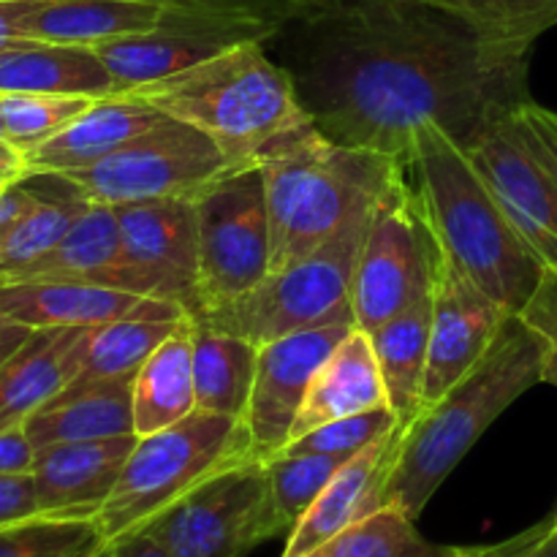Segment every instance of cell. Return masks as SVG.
<instances>
[{
    "label": "cell",
    "mask_w": 557,
    "mask_h": 557,
    "mask_svg": "<svg viewBox=\"0 0 557 557\" xmlns=\"http://www.w3.org/2000/svg\"><path fill=\"white\" fill-rule=\"evenodd\" d=\"M275 38L321 134L400 161L419 125H444L466 145L531 96L533 47L500 41L438 0H297Z\"/></svg>",
    "instance_id": "cell-1"
},
{
    "label": "cell",
    "mask_w": 557,
    "mask_h": 557,
    "mask_svg": "<svg viewBox=\"0 0 557 557\" xmlns=\"http://www.w3.org/2000/svg\"><path fill=\"white\" fill-rule=\"evenodd\" d=\"M544 359V337L522 315H506L484 357L400 430L384 482V504L417 522L484 430L542 384Z\"/></svg>",
    "instance_id": "cell-2"
},
{
    "label": "cell",
    "mask_w": 557,
    "mask_h": 557,
    "mask_svg": "<svg viewBox=\"0 0 557 557\" xmlns=\"http://www.w3.org/2000/svg\"><path fill=\"white\" fill-rule=\"evenodd\" d=\"M438 248L506 313H520L542 286L544 264L504 207L438 123L419 125L403 158Z\"/></svg>",
    "instance_id": "cell-3"
},
{
    "label": "cell",
    "mask_w": 557,
    "mask_h": 557,
    "mask_svg": "<svg viewBox=\"0 0 557 557\" xmlns=\"http://www.w3.org/2000/svg\"><path fill=\"white\" fill-rule=\"evenodd\" d=\"M256 163L267 183L270 272H277L370 210L403 161L337 145L308 120L277 136Z\"/></svg>",
    "instance_id": "cell-4"
},
{
    "label": "cell",
    "mask_w": 557,
    "mask_h": 557,
    "mask_svg": "<svg viewBox=\"0 0 557 557\" xmlns=\"http://www.w3.org/2000/svg\"><path fill=\"white\" fill-rule=\"evenodd\" d=\"M117 96L139 98L166 117L196 125L232 166H248L286 131L308 123L286 65L264 41H245L180 74Z\"/></svg>",
    "instance_id": "cell-5"
},
{
    "label": "cell",
    "mask_w": 557,
    "mask_h": 557,
    "mask_svg": "<svg viewBox=\"0 0 557 557\" xmlns=\"http://www.w3.org/2000/svg\"><path fill=\"white\" fill-rule=\"evenodd\" d=\"M248 460L253 455L245 419L196 411L172 428L141 435L112 495L98 511V536L109 544L145 531L207 479Z\"/></svg>",
    "instance_id": "cell-6"
},
{
    "label": "cell",
    "mask_w": 557,
    "mask_h": 557,
    "mask_svg": "<svg viewBox=\"0 0 557 557\" xmlns=\"http://www.w3.org/2000/svg\"><path fill=\"white\" fill-rule=\"evenodd\" d=\"M370 212L373 207L354 218L337 237L315 248L313 253L270 272L248 294L223 308L207 310L194 321L245 337L253 346H264L315 326L354 324L351 281Z\"/></svg>",
    "instance_id": "cell-7"
},
{
    "label": "cell",
    "mask_w": 557,
    "mask_h": 557,
    "mask_svg": "<svg viewBox=\"0 0 557 557\" xmlns=\"http://www.w3.org/2000/svg\"><path fill=\"white\" fill-rule=\"evenodd\" d=\"M462 147L544 270L557 272V112L528 96Z\"/></svg>",
    "instance_id": "cell-8"
},
{
    "label": "cell",
    "mask_w": 557,
    "mask_h": 557,
    "mask_svg": "<svg viewBox=\"0 0 557 557\" xmlns=\"http://www.w3.org/2000/svg\"><path fill=\"white\" fill-rule=\"evenodd\" d=\"M435 237L419 207L406 163L370 212L351 281L354 326L375 332L433 292Z\"/></svg>",
    "instance_id": "cell-9"
},
{
    "label": "cell",
    "mask_w": 557,
    "mask_h": 557,
    "mask_svg": "<svg viewBox=\"0 0 557 557\" xmlns=\"http://www.w3.org/2000/svg\"><path fill=\"white\" fill-rule=\"evenodd\" d=\"M234 169L215 141L196 125L163 117L96 166L47 174L87 205H134L150 199H190Z\"/></svg>",
    "instance_id": "cell-10"
},
{
    "label": "cell",
    "mask_w": 557,
    "mask_h": 557,
    "mask_svg": "<svg viewBox=\"0 0 557 557\" xmlns=\"http://www.w3.org/2000/svg\"><path fill=\"white\" fill-rule=\"evenodd\" d=\"M190 199L199 228L201 313H207L239 299L270 275L264 172L259 163L234 166Z\"/></svg>",
    "instance_id": "cell-11"
},
{
    "label": "cell",
    "mask_w": 557,
    "mask_h": 557,
    "mask_svg": "<svg viewBox=\"0 0 557 557\" xmlns=\"http://www.w3.org/2000/svg\"><path fill=\"white\" fill-rule=\"evenodd\" d=\"M145 531L169 557H243L292 528L272 498L267 466L248 460L207 479Z\"/></svg>",
    "instance_id": "cell-12"
},
{
    "label": "cell",
    "mask_w": 557,
    "mask_h": 557,
    "mask_svg": "<svg viewBox=\"0 0 557 557\" xmlns=\"http://www.w3.org/2000/svg\"><path fill=\"white\" fill-rule=\"evenodd\" d=\"M120 245L136 297L174 302L196 319L199 297V228L194 199H150L114 207Z\"/></svg>",
    "instance_id": "cell-13"
},
{
    "label": "cell",
    "mask_w": 557,
    "mask_h": 557,
    "mask_svg": "<svg viewBox=\"0 0 557 557\" xmlns=\"http://www.w3.org/2000/svg\"><path fill=\"white\" fill-rule=\"evenodd\" d=\"M351 330L354 324L315 326L259 346L253 392L245 413L253 460L267 462L281 455L315 373Z\"/></svg>",
    "instance_id": "cell-14"
},
{
    "label": "cell",
    "mask_w": 557,
    "mask_h": 557,
    "mask_svg": "<svg viewBox=\"0 0 557 557\" xmlns=\"http://www.w3.org/2000/svg\"><path fill=\"white\" fill-rule=\"evenodd\" d=\"M506 313L487 297L435 243L433 324H430L428 370L422 408L457 384L495 341Z\"/></svg>",
    "instance_id": "cell-15"
},
{
    "label": "cell",
    "mask_w": 557,
    "mask_h": 557,
    "mask_svg": "<svg viewBox=\"0 0 557 557\" xmlns=\"http://www.w3.org/2000/svg\"><path fill=\"white\" fill-rule=\"evenodd\" d=\"M139 435L74 441L36 449L33 482L44 517L96 520L112 495Z\"/></svg>",
    "instance_id": "cell-16"
},
{
    "label": "cell",
    "mask_w": 557,
    "mask_h": 557,
    "mask_svg": "<svg viewBox=\"0 0 557 557\" xmlns=\"http://www.w3.org/2000/svg\"><path fill=\"white\" fill-rule=\"evenodd\" d=\"M92 330H33L0 364V433L25 428L33 413L54 400L85 362Z\"/></svg>",
    "instance_id": "cell-17"
},
{
    "label": "cell",
    "mask_w": 557,
    "mask_h": 557,
    "mask_svg": "<svg viewBox=\"0 0 557 557\" xmlns=\"http://www.w3.org/2000/svg\"><path fill=\"white\" fill-rule=\"evenodd\" d=\"M400 430L403 428H397L395 433L384 435L381 441L370 444L368 449L343 462L341 471L324 487V493L313 500V506L292 528L281 557L310 555L321 544L330 542L332 536L346 531L348 525L386 509L384 482L386 473H389L392 457H395Z\"/></svg>",
    "instance_id": "cell-18"
},
{
    "label": "cell",
    "mask_w": 557,
    "mask_h": 557,
    "mask_svg": "<svg viewBox=\"0 0 557 557\" xmlns=\"http://www.w3.org/2000/svg\"><path fill=\"white\" fill-rule=\"evenodd\" d=\"M166 114L150 103L131 96L96 98L74 123L65 125L52 139L41 141L25 158V180L47 177V174H69L96 166L117 147L134 139L141 131L152 128Z\"/></svg>",
    "instance_id": "cell-19"
},
{
    "label": "cell",
    "mask_w": 557,
    "mask_h": 557,
    "mask_svg": "<svg viewBox=\"0 0 557 557\" xmlns=\"http://www.w3.org/2000/svg\"><path fill=\"white\" fill-rule=\"evenodd\" d=\"M379 408H389L384 375H381L370 335L354 326L315 373L294 422L292 438H299L335 419L357 417V413L379 411Z\"/></svg>",
    "instance_id": "cell-20"
},
{
    "label": "cell",
    "mask_w": 557,
    "mask_h": 557,
    "mask_svg": "<svg viewBox=\"0 0 557 557\" xmlns=\"http://www.w3.org/2000/svg\"><path fill=\"white\" fill-rule=\"evenodd\" d=\"M63 281L87 283V286L131 292L128 267L120 245V226L114 207L87 205L79 212L65 237L49 253L22 267L5 281Z\"/></svg>",
    "instance_id": "cell-21"
},
{
    "label": "cell",
    "mask_w": 557,
    "mask_h": 557,
    "mask_svg": "<svg viewBox=\"0 0 557 557\" xmlns=\"http://www.w3.org/2000/svg\"><path fill=\"white\" fill-rule=\"evenodd\" d=\"M139 299L117 288L87 286L63 281H9L0 283V313L27 330H63V326H96L117 321Z\"/></svg>",
    "instance_id": "cell-22"
},
{
    "label": "cell",
    "mask_w": 557,
    "mask_h": 557,
    "mask_svg": "<svg viewBox=\"0 0 557 557\" xmlns=\"http://www.w3.org/2000/svg\"><path fill=\"white\" fill-rule=\"evenodd\" d=\"M166 9L169 0H38L25 20V38L96 49L156 30Z\"/></svg>",
    "instance_id": "cell-23"
},
{
    "label": "cell",
    "mask_w": 557,
    "mask_h": 557,
    "mask_svg": "<svg viewBox=\"0 0 557 557\" xmlns=\"http://www.w3.org/2000/svg\"><path fill=\"white\" fill-rule=\"evenodd\" d=\"M25 433L36 449L74 441L120 438L134 433V375L82 389H63L49 406L33 413Z\"/></svg>",
    "instance_id": "cell-24"
},
{
    "label": "cell",
    "mask_w": 557,
    "mask_h": 557,
    "mask_svg": "<svg viewBox=\"0 0 557 557\" xmlns=\"http://www.w3.org/2000/svg\"><path fill=\"white\" fill-rule=\"evenodd\" d=\"M0 92L107 98L117 85L96 49L25 38L0 49Z\"/></svg>",
    "instance_id": "cell-25"
},
{
    "label": "cell",
    "mask_w": 557,
    "mask_h": 557,
    "mask_svg": "<svg viewBox=\"0 0 557 557\" xmlns=\"http://www.w3.org/2000/svg\"><path fill=\"white\" fill-rule=\"evenodd\" d=\"M188 319L180 305L163 299H139L134 308L117 321L96 326L87 346L85 362L65 389L98 384V381L125 379L136 375V370L152 357L163 341L177 332V326Z\"/></svg>",
    "instance_id": "cell-26"
},
{
    "label": "cell",
    "mask_w": 557,
    "mask_h": 557,
    "mask_svg": "<svg viewBox=\"0 0 557 557\" xmlns=\"http://www.w3.org/2000/svg\"><path fill=\"white\" fill-rule=\"evenodd\" d=\"M196 413L194 319H185L169 341L134 375V433L150 435Z\"/></svg>",
    "instance_id": "cell-27"
},
{
    "label": "cell",
    "mask_w": 557,
    "mask_h": 557,
    "mask_svg": "<svg viewBox=\"0 0 557 557\" xmlns=\"http://www.w3.org/2000/svg\"><path fill=\"white\" fill-rule=\"evenodd\" d=\"M430 324H433V292L370 332L386 395H389V408L400 419V428H406L422 411Z\"/></svg>",
    "instance_id": "cell-28"
},
{
    "label": "cell",
    "mask_w": 557,
    "mask_h": 557,
    "mask_svg": "<svg viewBox=\"0 0 557 557\" xmlns=\"http://www.w3.org/2000/svg\"><path fill=\"white\" fill-rule=\"evenodd\" d=\"M259 346L194 321L196 411L245 419L253 392Z\"/></svg>",
    "instance_id": "cell-29"
},
{
    "label": "cell",
    "mask_w": 557,
    "mask_h": 557,
    "mask_svg": "<svg viewBox=\"0 0 557 557\" xmlns=\"http://www.w3.org/2000/svg\"><path fill=\"white\" fill-rule=\"evenodd\" d=\"M38 196V205L0 239V281L49 253L87 207V201L76 199L65 188L54 196Z\"/></svg>",
    "instance_id": "cell-30"
},
{
    "label": "cell",
    "mask_w": 557,
    "mask_h": 557,
    "mask_svg": "<svg viewBox=\"0 0 557 557\" xmlns=\"http://www.w3.org/2000/svg\"><path fill=\"white\" fill-rule=\"evenodd\" d=\"M96 98L49 92H0L3 136L14 150L27 152L74 123Z\"/></svg>",
    "instance_id": "cell-31"
},
{
    "label": "cell",
    "mask_w": 557,
    "mask_h": 557,
    "mask_svg": "<svg viewBox=\"0 0 557 557\" xmlns=\"http://www.w3.org/2000/svg\"><path fill=\"white\" fill-rule=\"evenodd\" d=\"M346 460L348 457L341 455H286V451H281L264 462L272 498H275L277 511L288 528L297 525L299 517L324 493V487Z\"/></svg>",
    "instance_id": "cell-32"
},
{
    "label": "cell",
    "mask_w": 557,
    "mask_h": 557,
    "mask_svg": "<svg viewBox=\"0 0 557 557\" xmlns=\"http://www.w3.org/2000/svg\"><path fill=\"white\" fill-rule=\"evenodd\" d=\"M101 544L96 520L38 515L0 528V557H76Z\"/></svg>",
    "instance_id": "cell-33"
},
{
    "label": "cell",
    "mask_w": 557,
    "mask_h": 557,
    "mask_svg": "<svg viewBox=\"0 0 557 557\" xmlns=\"http://www.w3.org/2000/svg\"><path fill=\"white\" fill-rule=\"evenodd\" d=\"M500 41L533 47L557 25V0H438Z\"/></svg>",
    "instance_id": "cell-34"
},
{
    "label": "cell",
    "mask_w": 557,
    "mask_h": 557,
    "mask_svg": "<svg viewBox=\"0 0 557 557\" xmlns=\"http://www.w3.org/2000/svg\"><path fill=\"white\" fill-rule=\"evenodd\" d=\"M400 428V419L392 408L357 413V417L335 419L330 424L310 430V433L292 438L281 451L286 455H341L354 457L370 444L381 441L384 435L395 433Z\"/></svg>",
    "instance_id": "cell-35"
},
{
    "label": "cell",
    "mask_w": 557,
    "mask_h": 557,
    "mask_svg": "<svg viewBox=\"0 0 557 557\" xmlns=\"http://www.w3.org/2000/svg\"><path fill=\"white\" fill-rule=\"evenodd\" d=\"M517 315L528 321L547 343V359H544L542 384L557 389V272H547L542 286L531 297V302Z\"/></svg>",
    "instance_id": "cell-36"
},
{
    "label": "cell",
    "mask_w": 557,
    "mask_h": 557,
    "mask_svg": "<svg viewBox=\"0 0 557 557\" xmlns=\"http://www.w3.org/2000/svg\"><path fill=\"white\" fill-rule=\"evenodd\" d=\"M38 498L33 473L0 476V528L16 525L38 517Z\"/></svg>",
    "instance_id": "cell-37"
},
{
    "label": "cell",
    "mask_w": 557,
    "mask_h": 557,
    "mask_svg": "<svg viewBox=\"0 0 557 557\" xmlns=\"http://www.w3.org/2000/svg\"><path fill=\"white\" fill-rule=\"evenodd\" d=\"M36 462V446L27 438L25 428L0 433V476L30 473Z\"/></svg>",
    "instance_id": "cell-38"
},
{
    "label": "cell",
    "mask_w": 557,
    "mask_h": 557,
    "mask_svg": "<svg viewBox=\"0 0 557 557\" xmlns=\"http://www.w3.org/2000/svg\"><path fill=\"white\" fill-rule=\"evenodd\" d=\"M38 199H41L38 190L27 188L25 180L0 188V239H3L5 234H9L11 228L38 205Z\"/></svg>",
    "instance_id": "cell-39"
},
{
    "label": "cell",
    "mask_w": 557,
    "mask_h": 557,
    "mask_svg": "<svg viewBox=\"0 0 557 557\" xmlns=\"http://www.w3.org/2000/svg\"><path fill=\"white\" fill-rule=\"evenodd\" d=\"M92 557H169V555L150 531H136V533H128V536L117 539V542L101 544V547L92 553Z\"/></svg>",
    "instance_id": "cell-40"
},
{
    "label": "cell",
    "mask_w": 557,
    "mask_h": 557,
    "mask_svg": "<svg viewBox=\"0 0 557 557\" xmlns=\"http://www.w3.org/2000/svg\"><path fill=\"white\" fill-rule=\"evenodd\" d=\"M38 0H0V49L25 41V20Z\"/></svg>",
    "instance_id": "cell-41"
},
{
    "label": "cell",
    "mask_w": 557,
    "mask_h": 557,
    "mask_svg": "<svg viewBox=\"0 0 557 557\" xmlns=\"http://www.w3.org/2000/svg\"><path fill=\"white\" fill-rule=\"evenodd\" d=\"M511 557H557V531H553L549 520L536 528V536Z\"/></svg>",
    "instance_id": "cell-42"
},
{
    "label": "cell",
    "mask_w": 557,
    "mask_h": 557,
    "mask_svg": "<svg viewBox=\"0 0 557 557\" xmlns=\"http://www.w3.org/2000/svg\"><path fill=\"white\" fill-rule=\"evenodd\" d=\"M0 177L11 180V183H22L25 180V158L9 141H0Z\"/></svg>",
    "instance_id": "cell-43"
},
{
    "label": "cell",
    "mask_w": 557,
    "mask_h": 557,
    "mask_svg": "<svg viewBox=\"0 0 557 557\" xmlns=\"http://www.w3.org/2000/svg\"><path fill=\"white\" fill-rule=\"evenodd\" d=\"M30 332L33 330H27V326L16 324L9 315L0 313V343H25L30 337Z\"/></svg>",
    "instance_id": "cell-44"
},
{
    "label": "cell",
    "mask_w": 557,
    "mask_h": 557,
    "mask_svg": "<svg viewBox=\"0 0 557 557\" xmlns=\"http://www.w3.org/2000/svg\"><path fill=\"white\" fill-rule=\"evenodd\" d=\"M20 346H22V343H0V364H3L5 359H9L11 354H14Z\"/></svg>",
    "instance_id": "cell-45"
},
{
    "label": "cell",
    "mask_w": 557,
    "mask_h": 557,
    "mask_svg": "<svg viewBox=\"0 0 557 557\" xmlns=\"http://www.w3.org/2000/svg\"><path fill=\"white\" fill-rule=\"evenodd\" d=\"M549 525H553V531H557V509H555V515L549 517Z\"/></svg>",
    "instance_id": "cell-46"
},
{
    "label": "cell",
    "mask_w": 557,
    "mask_h": 557,
    "mask_svg": "<svg viewBox=\"0 0 557 557\" xmlns=\"http://www.w3.org/2000/svg\"><path fill=\"white\" fill-rule=\"evenodd\" d=\"M98 549V547H96ZM96 549H87V553H82V555H76V557H92V553H96Z\"/></svg>",
    "instance_id": "cell-47"
},
{
    "label": "cell",
    "mask_w": 557,
    "mask_h": 557,
    "mask_svg": "<svg viewBox=\"0 0 557 557\" xmlns=\"http://www.w3.org/2000/svg\"><path fill=\"white\" fill-rule=\"evenodd\" d=\"M0 141H5V136H3V117H0Z\"/></svg>",
    "instance_id": "cell-48"
}]
</instances>
